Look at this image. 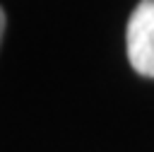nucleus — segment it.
<instances>
[{
    "label": "nucleus",
    "instance_id": "1",
    "mask_svg": "<svg viewBox=\"0 0 154 152\" xmlns=\"http://www.w3.org/2000/svg\"><path fill=\"white\" fill-rule=\"evenodd\" d=\"M128 55L140 75L154 77V0H142L128 22Z\"/></svg>",
    "mask_w": 154,
    "mask_h": 152
}]
</instances>
